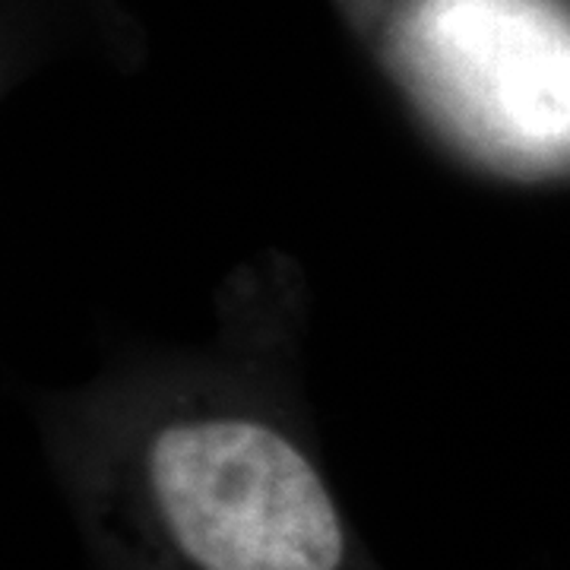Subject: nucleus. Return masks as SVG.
<instances>
[{
	"label": "nucleus",
	"mask_w": 570,
	"mask_h": 570,
	"mask_svg": "<svg viewBox=\"0 0 570 570\" xmlns=\"http://www.w3.org/2000/svg\"><path fill=\"white\" fill-rule=\"evenodd\" d=\"M137 494L168 570H358L321 469L264 422L159 428L142 450Z\"/></svg>",
	"instance_id": "nucleus-1"
},
{
	"label": "nucleus",
	"mask_w": 570,
	"mask_h": 570,
	"mask_svg": "<svg viewBox=\"0 0 570 570\" xmlns=\"http://www.w3.org/2000/svg\"><path fill=\"white\" fill-rule=\"evenodd\" d=\"M412 48L469 124L517 146L568 137L564 22L532 0H422Z\"/></svg>",
	"instance_id": "nucleus-2"
}]
</instances>
